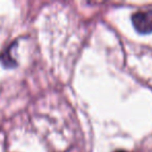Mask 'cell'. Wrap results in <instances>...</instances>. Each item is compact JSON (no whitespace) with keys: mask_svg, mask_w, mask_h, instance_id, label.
I'll return each mask as SVG.
<instances>
[{"mask_svg":"<svg viewBox=\"0 0 152 152\" xmlns=\"http://www.w3.org/2000/svg\"><path fill=\"white\" fill-rule=\"evenodd\" d=\"M116 152H126V151H123V150H118V151H116Z\"/></svg>","mask_w":152,"mask_h":152,"instance_id":"cell-2","label":"cell"},{"mask_svg":"<svg viewBox=\"0 0 152 152\" xmlns=\"http://www.w3.org/2000/svg\"><path fill=\"white\" fill-rule=\"evenodd\" d=\"M131 22L135 30L140 34H148L152 32V10L139 11L131 17Z\"/></svg>","mask_w":152,"mask_h":152,"instance_id":"cell-1","label":"cell"}]
</instances>
